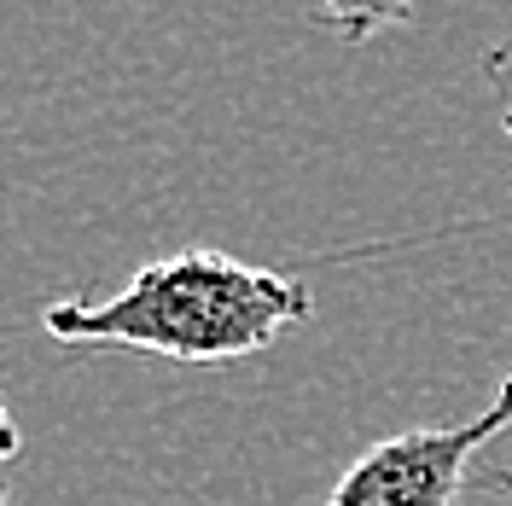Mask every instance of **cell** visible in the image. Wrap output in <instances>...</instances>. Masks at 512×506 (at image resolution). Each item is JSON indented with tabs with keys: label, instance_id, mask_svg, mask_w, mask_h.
Wrapping results in <instances>:
<instances>
[{
	"label": "cell",
	"instance_id": "cell-1",
	"mask_svg": "<svg viewBox=\"0 0 512 506\" xmlns=\"http://www.w3.org/2000/svg\"><path fill=\"white\" fill-rule=\"evenodd\" d=\"M309 303V285L291 274L227 251H175L152 256L105 303H53L41 326L59 344H117L169 361H239L309 320Z\"/></svg>",
	"mask_w": 512,
	"mask_h": 506
},
{
	"label": "cell",
	"instance_id": "cell-2",
	"mask_svg": "<svg viewBox=\"0 0 512 506\" xmlns=\"http://www.w3.org/2000/svg\"><path fill=\"white\" fill-rule=\"evenodd\" d=\"M512 419V384L466 425H437V431H402L373 443L350 472L326 489L320 506H460L466 501V472L478 448Z\"/></svg>",
	"mask_w": 512,
	"mask_h": 506
},
{
	"label": "cell",
	"instance_id": "cell-3",
	"mask_svg": "<svg viewBox=\"0 0 512 506\" xmlns=\"http://www.w3.org/2000/svg\"><path fill=\"white\" fill-rule=\"evenodd\" d=\"M414 18V0H320V24L338 41H367Z\"/></svg>",
	"mask_w": 512,
	"mask_h": 506
},
{
	"label": "cell",
	"instance_id": "cell-4",
	"mask_svg": "<svg viewBox=\"0 0 512 506\" xmlns=\"http://www.w3.org/2000/svg\"><path fill=\"white\" fill-rule=\"evenodd\" d=\"M18 448H24V437H18V419H12L6 396H0V506H6V466L18 460Z\"/></svg>",
	"mask_w": 512,
	"mask_h": 506
},
{
	"label": "cell",
	"instance_id": "cell-5",
	"mask_svg": "<svg viewBox=\"0 0 512 506\" xmlns=\"http://www.w3.org/2000/svg\"><path fill=\"white\" fill-rule=\"evenodd\" d=\"M507 134H512V99H507ZM512 384V379H507Z\"/></svg>",
	"mask_w": 512,
	"mask_h": 506
}]
</instances>
